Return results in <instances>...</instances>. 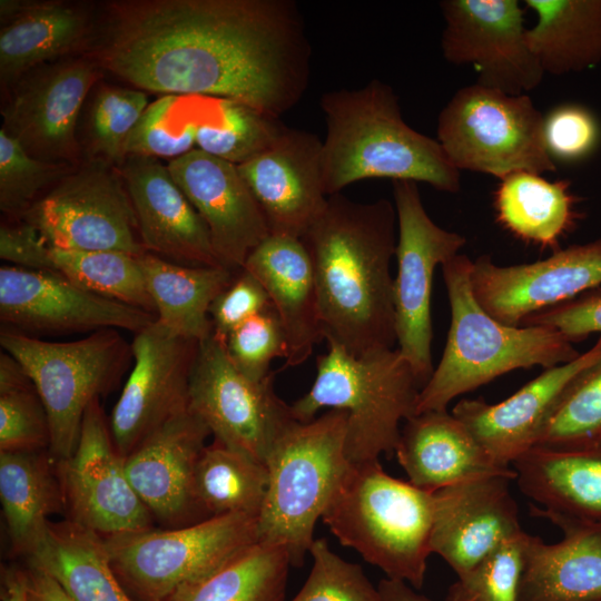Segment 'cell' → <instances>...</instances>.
Instances as JSON below:
<instances>
[{
  "label": "cell",
  "mask_w": 601,
  "mask_h": 601,
  "mask_svg": "<svg viewBox=\"0 0 601 601\" xmlns=\"http://www.w3.org/2000/svg\"><path fill=\"white\" fill-rule=\"evenodd\" d=\"M107 11L96 58L139 90L280 118L309 86L312 46L294 0H125Z\"/></svg>",
  "instance_id": "6da1fadb"
},
{
  "label": "cell",
  "mask_w": 601,
  "mask_h": 601,
  "mask_svg": "<svg viewBox=\"0 0 601 601\" xmlns=\"http://www.w3.org/2000/svg\"><path fill=\"white\" fill-rule=\"evenodd\" d=\"M396 211L385 198L358 203L328 196L302 240L317 288L324 339L355 356L396 344L391 262Z\"/></svg>",
  "instance_id": "7a4b0ae2"
},
{
  "label": "cell",
  "mask_w": 601,
  "mask_h": 601,
  "mask_svg": "<svg viewBox=\"0 0 601 601\" xmlns=\"http://www.w3.org/2000/svg\"><path fill=\"white\" fill-rule=\"evenodd\" d=\"M326 134L322 147L327 196L370 178L426 183L457 193L461 171L440 142L410 127L398 97L378 79L358 89H337L321 97Z\"/></svg>",
  "instance_id": "3957f363"
},
{
  "label": "cell",
  "mask_w": 601,
  "mask_h": 601,
  "mask_svg": "<svg viewBox=\"0 0 601 601\" xmlns=\"http://www.w3.org/2000/svg\"><path fill=\"white\" fill-rule=\"evenodd\" d=\"M471 267L462 254L442 265L451 325L442 357L420 392L416 414L446 410L455 397L514 370L550 368L581 354L555 329L510 326L491 316L473 294Z\"/></svg>",
  "instance_id": "277c9868"
},
{
  "label": "cell",
  "mask_w": 601,
  "mask_h": 601,
  "mask_svg": "<svg viewBox=\"0 0 601 601\" xmlns=\"http://www.w3.org/2000/svg\"><path fill=\"white\" fill-rule=\"evenodd\" d=\"M434 518V492L387 474L377 461L349 463L322 520L386 578L421 589Z\"/></svg>",
  "instance_id": "5b68a950"
},
{
  "label": "cell",
  "mask_w": 601,
  "mask_h": 601,
  "mask_svg": "<svg viewBox=\"0 0 601 601\" xmlns=\"http://www.w3.org/2000/svg\"><path fill=\"white\" fill-rule=\"evenodd\" d=\"M317 357L311 390L292 404L299 422L315 418L323 407L347 413L345 455L349 463L391 456L400 440L402 421L416 414L422 386L396 348L355 356L327 343Z\"/></svg>",
  "instance_id": "8992f818"
},
{
  "label": "cell",
  "mask_w": 601,
  "mask_h": 601,
  "mask_svg": "<svg viewBox=\"0 0 601 601\" xmlns=\"http://www.w3.org/2000/svg\"><path fill=\"white\" fill-rule=\"evenodd\" d=\"M347 413L331 408L308 422L296 421L270 450L268 485L257 519L258 542L288 553L302 566L322 518L348 461Z\"/></svg>",
  "instance_id": "52a82bcc"
},
{
  "label": "cell",
  "mask_w": 601,
  "mask_h": 601,
  "mask_svg": "<svg viewBox=\"0 0 601 601\" xmlns=\"http://www.w3.org/2000/svg\"><path fill=\"white\" fill-rule=\"evenodd\" d=\"M0 344L22 365L42 400L55 461L72 454L88 405L118 384L132 359L131 344L114 328L50 342L2 327Z\"/></svg>",
  "instance_id": "ba28073f"
},
{
  "label": "cell",
  "mask_w": 601,
  "mask_h": 601,
  "mask_svg": "<svg viewBox=\"0 0 601 601\" xmlns=\"http://www.w3.org/2000/svg\"><path fill=\"white\" fill-rule=\"evenodd\" d=\"M436 136L460 171L501 179L518 171L556 170L544 140V116L526 93L465 86L441 110Z\"/></svg>",
  "instance_id": "9c48e42d"
},
{
  "label": "cell",
  "mask_w": 601,
  "mask_h": 601,
  "mask_svg": "<svg viewBox=\"0 0 601 601\" xmlns=\"http://www.w3.org/2000/svg\"><path fill=\"white\" fill-rule=\"evenodd\" d=\"M104 539L111 566L130 597L166 601L257 543V518L227 514Z\"/></svg>",
  "instance_id": "30bf717a"
},
{
  "label": "cell",
  "mask_w": 601,
  "mask_h": 601,
  "mask_svg": "<svg viewBox=\"0 0 601 601\" xmlns=\"http://www.w3.org/2000/svg\"><path fill=\"white\" fill-rule=\"evenodd\" d=\"M274 380L273 372L262 381L240 373L224 341L213 332L198 343L188 407L214 440L265 463L278 439L297 421L292 405L276 394Z\"/></svg>",
  "instance_id": "8fae6325"
},
{
  "label": "cell",
  "mask_w": 601,
  "mask_h": 601,
  "mask_svg": "<svg viewBox=\"0 0 601 601\" xmlns=\"http://www.w3.org/2000/svg\"><path fill=\"white\" fill-rule=\"evenodd\" d=\"M20 219L52 248L146 253L124 178L101 159L73 168Z\"/></svg>",
  "instance_id": "7c38bea8"
},
{
  "label": "cell",
  "mask_w": 601,
  "mask_h": 601,
  "mask_svg": "<svg viewBox=\"0 0 601 601\" xmlns=\"http://www.w3.org/2000/svg\"><path fill=\"white\" fill-rule=\"evenodd\" d=\"M397 221L393 283L396 344L412 366L422 388L434 367L431 294L436 266L456 256L464 236L436 225L426 213L417 183L393 181Z\"/></svg>",
  "instance_id": "4fadbf2b"
},
{
  "label": "cell",
  "mask_w": 601,
  "mask_h": 601,
  "mask_svg": "<svg viewBox=\"0 0 601 601\" xmlns=\"http://www.w3.org/2000/svg\"><path fill=\"white\" fill-rule=\"evenodd\" d=\"M55 464L70 521L104 538L155 528L126 475L99 398L85 412L72 454Z\"/></svg>",
  "instance_id": "5bb4252c"
},
{
  "label": "cell",
  "mask_w": 601,
  "mask_h": 601,
  "mask_svg": "<svg viewBox=\"0 0 601 601\" xmlns=\"http://www.w3.org/2000/svg\"><path fill=\"white\" fill-rule=\"evenodd\" d=\"M441 50L453 65H471L477 83L523 95L545 75L528 41L516 0H443Z\"/></svg>",
  "instance_id": "9a60e30c"
},
{
  "label": "cell",
  "mask_w": 601,
  "mask_h": 601,
  "mask_svg": "<svg viewBox=\"0 0 601 601\" xmlns=\"http://www.w3.org/2000/svg\"><path fill=\"white\" fill-rule=\"evenodd\" d=\"M3 328L26 335L125 329L139 333L156 315L92 294L57 272L0 267Z\"/></svg>",
  "instance_id": "2e32d148"
},
{
  "label": "cell",
  "mask_w": 601,
  "mask_h": 601,
  "mask_svg": "<svg viewBox=\"0 0 601 601\" xmlns=\"http://www.w3.org/2000/svg\"><path fill=\"white\" fill-rule=\"evenodd\" d=\"M97 79L96 65L85 58L31 70L12 86L1 109V129L32 157L73 166L80 150L77 122Z\"/></svg>",
  "instance_id": "e0dca14e"
},
{
  "label": "cell",
  "mask_w": 601,
  "mask_h": 601,
  "mask_svg": "<svg viewBox=\"0 0 601 601\" xmlns=\"http://www.w3.org/2000/svg\"><path fill=\"white\" fill-rule=\"evenodd\" d=\"M198 343L175 335L157 319L135 334L134 366L109 418L121 456L126 457L161 424L188 408L189 378Z\"/></svg>",
  "instance_id": "ac0fdd59"
},
{
  "label": "cell",
  "mask_w": 601,
  "mask_h": 601,
  "mask_svg": "<svg viewBox=\"0 0 601 601\" xmlns=\"http://www.w3.org/2000/svg\"><path fill=\"white\" fill-rule=\"evenodd\" d=\"M470 282L491 316L520 326L528 316L601 285V238L528 264L499 266L490 255H481L472 262Z\"/></svg>",
  "instance_id": "d6986e66"
},
{
  "label": "cell",
  "mask_w": 601,
  "mask_h": 601,
  "mask_svg": "<svg viewBox=\"0 0 601 601\" xmlns=\"http://www.w3.org/2000/svg\"><path fill=\"white\" fill-rule=\"evenodd\" d=\"M322 147L316 135L287 127L267 149L237 166L270 235L302 239L324 213Z\"/></svg>",
  "instance_id": "ffe728a7"
},
{
  "label": "cell",
  "mask_w": 601,
  "mask_h": 601,
  "mask_svg": "<svg viewBox=\"0 0 601 601\" xmlns=\"http://www.w3.org/2000/svg\"><path fill=\"white\" fill-rule=\"evenodd\" d=\"M167 166L205 221L219 264L243 269L270 231L237 165L195 148Z\"/></svg>",
  "instance_id": "44dd1931"
},
{
  "label": "cell",
  "mask_w": 601,
  "mask_h": 601,
  "mask_svg": "<svg viewBox=\"0 0 601 601\" xmlns=\"http://www.w3.org/2000/svg\"><path fill=\"white\" fill-rule=\"evenodd\" d=\"M209 435L206 424L188 407L125 457L131 486L164 529L206 520L195 496V470Z\"/></svg>",
  "instance_id": "7402d4cb"
},
{
  "label": "cell",
  "mask_w": 601,
  "mask_h": 601,
  "mask_svg": "<svg viewBox=\"0 0 601 601\" xmlns=\"http://www.w3.org/2000/svg\"><path fill=\"white\" fill-rule=\"evenodd\" d=\"M506 475L476 477L434 492L431 551L463 575L523 530Z\"/></svg>",
  "instance_id": "603a6c76"
},
{
  "label": "cell",
  "mask_w": 601,
  "mask_h": 601,
  "mask_svg": "<svg viewBox=\"0 0 601 601\" xmlns=\"http://www.w3.org/2000/svg\"><path fill=\"white\" fill-rule=\"evenodd\" d=\"M601 358V335L575 359L545 368L497 404L482 398L461 400L452 410L486 454L500 466L510 465L534 447L560 397L587 367Z\"/></svg>",
  "instance_id": "cb8c5ba5"
},
{
  "label": "cell",
  "mask_w": 601,
  "mask_h": 601,
  "mask_svg": "<svg viewBox=\"0 0 601 601\" xmlns=\"http://www.w3.org/2000/svg\"><path fill=\"white\" fill-rule=\"evenodd\" d=\"M127 187L142 247L188 266H221L208 228L158 158L129 155L118 168Z\"/></svg>",
  "instance_id": "d4e9b609"
},
{
  "label": "cell",
  "mask_w": 601,
  "mask_h": 601,
  "mask_svg": "<svg viewBox=\"0 0 601 601\" xmlns=\"http://www.w3.org/2000/svg\"><path fill=\"white\" fill-rule=\"evenodd\" d=\"M531 514L561 530H601V440L575 447L534 446L513 463Z\"/></svg>",
  "instance_id": "484cf974"
},
{
  "label": "cell",
  "mask_w": 601,
  "mask_h": 601,
  "mask_svg": "<svg viewBox=\"0 0 601 601\" xmlns=\"http://www.w3.org/2000/svg\"><path fill=\"white\" fill-rule=\"evenodd\" d=\"M244 269L262 283L280 319L288 346L285 365L303 364L324 339L314 269L303 240L269 235Z\"/></svg>",
  "instance_id": "4316f807"
},
{
  "label": "cell",
  "mask_w": 601,
  "mask_h": 601,
  "mask_svg": "<svg viewBox=\"0 0 601 601\" xmlns=\"http://www.w3.org/2000/svg\"><path fill=\"white\" fill-rule=\"evenodd\" d=\"M394 453L408 482L430 492L487 475L516 477L512 467L497 465L447 410L407 418Z\"/></svg>",
  "instance_id": "83f0119b"
},
{
  "label": "cell",
  "mask_w": 601,
  "mask_h": 601,
  "mask_svg": "<svg viewBox=\"0 0 601 601\" xmlns=\"http://www.w3.org/2000/svg\"><path fill=\"white\" fill-rule=\"evenodd\" d=\"M0 17V79L4 87L77 51L93 31L85 6L66 1L1 0Z\"/></svg>",
  "instance_id": "f1b7e54d"
},
{
  "label": "cell",
  "mask_w": 601,
  "mask_h": 601,
  "mask_svg": "<svg viewBox=\"0 0 601 601\" xmlns=\"http://www.w3.org/2000/svg\"><path fill=\"white\" fill-rule=\"evenodd\" d=\"M562 531L552 544L526 533L519 601H601V530Z\"/></svg>",
  "instance_id": "f546056e"
},
{
  "label": "cell",
  "mask_w": 601,
  "mask_h": 601,
  "mask_svg": "<svg viewBox=\"0 0 601 601\" xmlns=\"http://www.w3.org/2000/svg\"><path fill=\"white\" fill-rule=\"evenodd\" d=\"M75 601H135L115 573L104 536L69 519L49 522L26 558Z\"/></svg>",
  "instance_id": "4dcf8cb0"
},
{
  "label": "cell",
  "mask_w": 601,
  "mask_h": 601,
  "mask_svg": "<svg viewBox=\"0 0 601 601\" xmlns=\"http://www.w3.org/2000/svg\"><path fill=\"white\" fill-rule=\"evenodd\" d=\"M0 501L12 552L28 558L49 516L66 510L48 451H0Z\"/></svg>",
  "instance_id": "1f68e13d"
},
{
  "label": "cell",
  "mask_w": 601,
  "mask_h": 601,
  "mask_svg": "<svg viewBox=\"0 0 601 601\" xmlns=\"http://www.w3.org/2000/svg\"><path fill=\"white\" fill-rule=\"evenodd\" d=\"M137 258L157 322L186 339L207 338L213 333L209 307L238 272L223 266L181 265L147 252Z\"/></svg>",
  "instance_id": "d6a6232c"
},
{
  "label": "cell",
  "mask_w": 601,
  "mask_h": 601,
  "mask_svg": "<svg viewBox=\"0 0 601 601\" xmlns=\"http://www.w3.org/2000/svg\"><path fill=\"white\" fill-rule=\"evenodd\" d=\"M494 191L496 221L514 237L542 249L559 244L575 225L577 198L568 180H548L542 175L518 171L501 179Z\"/></svg>",
  "instance_id": "836d02e7"
},
{
  "label": "cell",
  "mask_w": 601,
  "mask_h": 601,
  "mask_svg": "<svg viewBox=\"0 0 601 601\" xmlns=\"http://www.w3.org/2000/svg\"><path fill=\"white\" fill-rule=\"evenodd\" d=\"M538 17L528 41L544 73L579 72L601 61V0H525Z\"/></svg>",
  "instance_id": "e575fe53"
},
{
  "label": "cell",
  "mask_w": 601,
  "mask_h": 601,
  "mask_svg": "<svg viewBox=\"0 0 601 601\" xmlns=\"http://www.w3.org/2000/svg\"><path fill=\"white\" fill-rule=\"evenodd\" d=\"M268 485L267 465L214 440L195 470V496L205 519L246 514L258 519Z\"/></svg>",
  "instance_id": "d590c367"
},
{
  "label": "cell",
  "mask_w": 601,
  "mask_h": 601,
  "mask_svg": "<svg viewBox=\"0 0 601 601\" xmlns=\"http://www.w3.org/2000/svg\"><path fill=\"white\" fill-rule=\"evenodd\" d=\"M290 566L285 549L257 542L166 601H285Z\"/></svg>",
  "instance_id": "8d00e7d4"
},
{
  "label": "cell",
  "mask_w": 601,
  "mask_h": 601,
  "mask_svg": "<svg viewBox=\"0 0 601 601\" xmlns=\"http://www.w3.org/2000/svg\"><path fill=\"white\" fill-rule=\"evenodd\" d=\"M287 126L242 102L208 98L196 129V148L242 165L267 149Z\"/></svg>",
  "instance_id": "74e56055"
},
{
  "label": "cell",
  "mask_w": 601,
  "mask_h": 601,
  "mask_svg": "<svg viewBox=\"0 0 601 601\" xmlns=\"http://www.w3.org/2000/svg\"><path fill=\"white\" fill-rule=\"evenodd\" d=\"M51 258L58 273L83 289L156 315L137 256L51 247Z\"/></svg>",
  "instance_id": "f35d334b"
},
{
  "label": "cell",
  "mask_w": 601,
  "mask_h": 601,
  "mask_svg": "<svg viewBox=\"0 0 601 601\" xmlns=\"http://www.w3.org/2000/svg\"><path fill=\"white\" fill-rule=\"evenodd\" d=\"M51 434L42 400L26 370L0 354V451H48Z\"/></svg>",
  "instance_id": "ab89813d"
},
{
  "label": "cell",
  "mask_w": 601,
  "mask_h": 601,
  "mask_svg": "<svg viewBox=\"0 0 601 601\" xmlns=\"http://www.w3.org/2000/svg\"><path fill=\"white\" fill-rule=\"evenodd\" d=\"M601 440V358L568 385L535 446L565 449Z\"/></svg>",
  "instance_id": "60d3db41"
},
{
  "label": "cell",
  "mask_w": 601,
  "mask_h": 601,
  "mask_svg": "<svg viewBox=\"0 0 601 601\" xmlns=\"http://www.w3.org/2000/svg\"><path fill=\"white\" fill-rule=\"evenodd\" d=\"M148 106V96L142 90L100 87L88 112L89 159H101L119 168L127 158L128 139Z\"/></svg>",
  "instance_id": "b9f144b4"
},
{
  "label": "cell",
  "mask_w": 601,
  "mask_h": 601,
  "mask_svg": "<svg viewBox=\"0 0 601 601\" xmlns=\"http://www.w3.org/2000/svg\"><path fill=\"white\" fill-rule=\"evenodd\" d=\"M73 166L45 161L29 155L21 145L0 130V209L20 219L27 210Z\"/></svg>",
  "instance_id": "7bdbcfd3"
},
{
  "label": "cell",
  "mask_w": 601,
  "mask_h": 601,
  "mask_svg": "<svg viewBox=\"0 0 601 601\" xmlns=\"http://www.w3.org/2000/svg\"><path fill=\"white\" fill-rule=\"evenodd\" d=\"M180 96L162 95L149 104L132 130L126 154L176 159L196 148V129L208 98L191 97L190 111L178 127L171 119Z\"/></svg>",
  "instance_id": "ee69618b"
},
{
  "label": "cell",
  "mask_w": 601,
  "mask_h": 601,
  "mask_svg": "<svg viewBox=\"0 0 601 601\" xmlns=\"http://www.w3.org/2000/svg\"><path fill=\"white\" fill-rule=\"evenodd\" d=\"M525 536L522 531L457 577L445 601H519Z\"/></svg>",
  "instance_id": "f6af8a7d"
},
{
  "label": "cell",
  "mask_w": 601,
  "mask_h": 601,
  "mask_svg": "<svg viewBox=\"0 0 601 601\" xmlns=\"http://www.w3.org/2000/svg\"><path fill=\"white\" fill-rule=\"evenodd\" d=\"M312 570L292 601H383L361 565L334 553L325 539H315Z\"/></svg>",
  "instance_id": "bcb514c9"
},
{
  "label": "cell",
  "mask_w": 601,
  "mask_h": 601,
  "mask_svg": "<svg viewBox=\"0 0 601 601\" xmlns=\"http://www.w3.org/2000/svg\"><path fill=\"white\" fill-rule=\"evenodd\" d=\"M236 368L254 381L267 377L274 358L287 356V338L273 305L247 319L224 339Z\"/></svg>",
  "instance_id": "7dc6e473"
},
{
  "label": "cell",
  "mask_w": 601,
  "mask_h": 601,
  "mask_svg": "<svg viewBox=\"0 0 601 601\" xmlns=\"http://www.w3.org/2000/svg\"><path fill=\"white\" fill-rule=\"evenodd\" d=\"M599 139L595 117L580 105L564 104L544 116V140L553 160H580L597 148Z\"/></svg>",
  "instance_id": "c3c4849f"
},
{
  "label": "cell",
  "mask_w": 601,
  "mask_h": 601,
  "mask_svg": "<svg viewBox=\"0 0 601 601\" xmlns=\"http://www.w3.org/2000/svg\"><path fill=\"white\" fill-rule=\"evenodd\" d=\"M270 306L272 302L262 283L243 268L209 307L213 332L224 341L237 326Z\"/></svg>",
  "instance_id": "681fc988"
},
{
  "label": "cell",
  "mask_w": 601,
  "mask_h": 601,
  "mask_svg": "<svg viewBox=\"0 0 601 601\" xmlns=\"http://www.w3.org/2000/svg\"><path fill=\"white\" fill-rule=\"evenodd\" d=\"M520 326H542L558 331L571 343L601 334V288L554 305L524 318Z\"/></svg>",
  "instance_id": "f907efd6"
},
{
  "label": "cell",
  "mask_w": 601,
  "mask_h": 601,
  "mask_svg": "<svg viewBox=\"0 0 601 601\" xmlns=\"http://www.w3.org/2000/svg\"><path fill=\"white\" fill-rule=\"evenodd\" d=\"M0 258L7 262V265L16 267L57 272L51 258V247L39 231L23 219L1 224Z\"/></svg>",
  "instance_id": "816d5d0a"
},
{
  "label": "cell",
  "mask_w": 601,
  "mask_h": 601,
  "mask_svg": "<svg viewBox=\"0 0 601 601\" xmlns=\"http://www.w3.org/2000/svg\"><path fill=\"white\" fill-rule=\"evenodd\" d=\"M24 570L30 601H75L62 587L43 570L28 563Z\"/></svg>",
  "instance_id": "f5cc1de1"
},
{
  "label": "cell",
  "mask_w": 601,
  "mask_h": 601,
  "mask_svg": "<svg viewBox=\"0 0 601 601\" xmlns=\"http://www.w3.org/2000/svg\"><path fill=\"white\" fill-rule=\"evenodd\" d=\"M0 601H30L24 569L14 564L2 566Z\"/></svg>",
  "instance_id": "db71d44e"
},
{
  "label": "cell",
  "mask_w": 601,
  "mask_h": 601,
  "mask_svg": "<svg viewBox=\"0 0 601 601\" xmlns=\"http://www.w3.org/2000/svg\"><path fill=\"white\" fill-rule=\"evenodd\" d=\"M377 589L383 601H430L428 598L416 593L410 584L402 580L382 579Z\"/></svg>",
  "instance_id": "11a10c76"
}]
</instances>
